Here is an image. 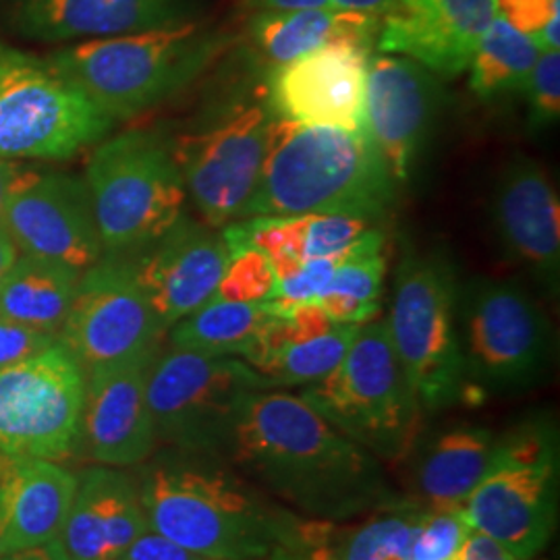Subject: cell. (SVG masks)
Segmentation results:
<instances>
[{"label": "cell", "instance_id": "cell-3", "mask_svg": "<svg viewBox=\"0 0 560 560\" xmlns=\"http://www.w3.org/2000/svg\"><path fill=\"white\" fill-rule=\"evenodd\" d=\"M397 191L365 129L272 119L260 187L245 219L342 214L376 222L395 208Z\"/></svg>", "mask_w": 560, "mask_h": 560}, {"label": "cell", "instance_id": "cell-32", "mask_svg": "<svg viewBox=\"0 0 560 560\" xmlns=\"http://www.w3.org/2000/svg\"><path fill=\"white\" fill-rule=\"evenodd\" d=\"M277 289V270L272 260L256 247L231 252L214 298L224 301H268Z\"/></svg>", "mask_w": 560, "mask_h": 560}, {"label": "cell", "instance_id": "cell-44", "mask_svg": "<svg viewBox=\"0 0 560 560\" xmlns=\"http://www.w3.org/2000/svg\"><path fill=\"white\" fill-rule=\"evenodd\" d=\"M20 249L9 237V233L4 231V226H0V280L4 279V275L11 270L13 261L18 260Z\"/></svg>", "mask_w": 560, "mask_h": 560}, {"label": "cell", "instance_id": "cell-5", "mask_svg": "<svg viewBox=\"0 0 560 560\" xmlns=\"http://www.w3.org/2000/svg\"><path fill=\"white\" fill-rule=\"evenodd\" d=\"M463 513L474 529L517 559L540 557L559 527L560 432L555 416H529L497 436L490 465Z\"/></svg>", "mask_w": 560, "mask_h": 560}, {"label": "cell", "instance_id": "cell-7", "mask_svg": "<svg viewBox=\"0 0 560 560\" xmlns=\"http://www.w3.org/2000/svg\"><path fill=\"white\" fill-rule=\"evenodd\" d=\"M457 339L467 395H520L538 386L555 361V328L517 280L474 279L457 287Z\"/></svg>", "mask_w": 560, "mask_h": 560}, {"label": "cell", "instance_id": "cell-45", "mask_svg": "<svg viewBox=\"0 0 560 560\" xmlns=\"http://www.w3.org/2000/svg\"><path fill=\"white\" fill-rule=\"evenodd\" d=\"M332 536V534H330ZM318 544H312V546H303V548H293V550H280L275 552L270 557L260 560H312V552Z\"/></svg>", "mask_w": 560, "mask_h": 560}, {"label": "cell", "instance_id": "cell-10", "mask_svg": "<svg viewBox=\"0 0 560 560\" xmlns=\"http://www.w3.org/2000/svg\"><path fill=\"white\" fill-rule=\"evenodd\" d=\"M272 388L240 358L171 347L159 351L148 376L156 441L183 453L221 457L247 395Z\"/></svg>", "mask_w": 560, "mask_h": 560}, {"label": "cell", "instance_id": "cell-16", "mask_svg": "<svg viewBox=\"0 0 560 560\" xmlns=\"http://www.w3.org/2000/svg\"><path fill=\"white\" fill-rule=\"evenodd\" d=\"M442 102V80L420 62L378 50L370 55L365 131L399 187L413 177L432 140Z\"/></svg>", "mask_w": 560, "mask_h": 560}, {"label": "cell", "instance_id": "cell-19", "mask_svg": "<svg viewBox=\"0 0 560 560\" xmlns=\"http://www.w3.org/2000/svg\"><path fill=\"white\" fill-rule=\"evenodd\" d=\"M492 226L504 254L540 284L560 291V201L540 162L515 154L502 166L492 191Z\"/></svg>", "mask_w": 560, "mask_h": 560}, {"label": "cell", "instance_id": "cell-9", "mask_svg": "<svg viewBox=\"0 0 560 560\" xmlns=\"http://www.w3.org/2000/svg\"><path fill=\"white\" fill-rule=\"evenodd\" d=\"M457 287L453 261L439 252L405 256L393 284L384 322L425 413H439L467 399L455 316Z\"/></svg>", "mask_w": 560, "mask_h": 560}, {"label": "cell", "instance_id": "cell-34", "mask_svg": "<svg viewBox=\"0 0 560 560\" xmlns=\"http://www.w3.org/2000/svg\"><path fill=\"white\" fill-rule=\"evenodd\" d=\"M527 101V127L540 133L559 122L560 117V52L546 50L536 60L523 92Z\"/></svg>", "mask_w": 560, "mask_h": 560}, {"label": "cell", "instance_id": "cell-36", "mask_svg": "<svg viewBox=\"0 0 560 560\" xmlns=\"http://www.w3.org/2000/svg\"><path fill=\"white\" fill-rule=\"evenodd\" d=\"M57 340V335L42 332L32 326L0 316V368H9L13 363L34 358Z\"/></svg>", "mask_w": 560, "mask_h": 560}, {"label": "cell", "instance_id": "cell-20", "mask_svg": "<svg viewBox=\"0 0 560 560\" xmlns=\"http://www.w3.org/2000/svg\"><path fill=\"white\" fill-rule=\"evenodd\" d=\"M229 258L221 229L185 212L161 240L133 258L164 332L214 298Z\"/></svg>", "mask_w": 560, "mask_h": 560}, {"label": "cell", "instance_id": "cell-42", "mask_svg": "<svg viewBox=\"0 0 560 560\" xmlns=\"http://www.w3.org/2000/svg\"><path fill=\"white\" fill-rule=\"evenodd\" d=\"M395 2L397 0H330V7L340 11H358V13L384 18L395 9Z\"/></svg>", "mask_w": 560, "mask_h": 560}, {"label": "cell", "instance_id": "cell-17", "mask_svg": "<svg viewBox=\"0 0 560 560\" xmlns=\"http://www.w3.org/2000/svg\"><path fill=\"white\" fill-rule=\"evenodd\" d=\"M370 55L358 46H328L270 67L264 104L275 119L363 131Z\"/></svg>", "mask_w": 560, "mask_h": 560}, {"label": "cell", "instance_id": "cell-40", "mask_svg": "<svg viewBox=\"0 0 560 560\" xmlns=\"http://www.w3.org/2000/svg\"><path fill=\"white\" fill-rule=\"evenodd\" d=\"M0 560H71L69 555L65 552L62 544L59 540L46 541L40 546H32V548H23L15 550L9 555H2Z\"/></svg>", "mask_w": 560, "mask_h": 560}, {"label": "cell", "instance_id": "cell-30", "mask_svg": "<svg viewBox=\"0 0 560 560\" xmlns=\"http://www.w3.org/2000/svg\"><path fill=\"white\" fill-rule=\"evenodd\" d=\"M423 504L397 499L372 511L358 527L330 538V560H409Z\"/></svg>", "mask_w": 560, "mask_h": 560}, {"label": "cell", "instance_id": "cell-37", "mask_svg": "<svg viewBox=\"0 0 560 560\" xmlns=\"http://www.w3.org/2000/svg\"><path fill=\"white\" fill-rule=\"evenodd\" d=\"M499 13L521 34L536 40L548 23L560 21V0H499Z\"/></svg>", "mask_w": 560, "mask_h": 560}, {"label": "cell", "instance_id": "cell-23", "mask_svg": "<svg viewBox=\"0 0 560 560\" xmlns=\"http://www.w3.org/2000/svg\"><path fill=\"white\" fill-rule=\"evenodd\" d=\"M148 529L138 480L96 465L78 476L59 541L71 560H119Z\"/></svg>", "mask_w": 560, "mask_h": 560}, {"label": "cell", "instance_id": "cell-27", "mask_svg": "<svg viewBox=\"0 0 560 560\" xmlns=\"http://www.w3.org/2000/svg\"><path fill=\"white\" fill-rule=\"evenodd\" d=\"M80 277L59 261L20 254L0 280V316L59 337Z\"/></svg>", "mask_w": 560, "mask_h": 560}, {"label": "cell", "instance_id": "cell-29", "mask_svg": "<svg viewBox=\"0 0 560 560\" xmlns=\"http://www.w3.org/2000/svg\"><path fill=\"white\" fill-rule=\"evenodd\" d=\"M540 48L501 13L486 30L469 65V88L481 102H499L525 92Z\"/></svg>", "mask_w": 560, "mask_h": 560}, {"label": "cell", "instance_id": "cell-43", "mask_svg": "<svg viewBox=\"0 0 560 560\" xmlns=\"http://www.w3.org/2000/svg\"><path fill=\"white\" fill-rule=\"evenodd\" d=\"M21 166H18L11 159H2L0 156V226H2V217H4V208L7 201L11 198V191L15 187V183L20 179Z\"/></svg>", "mask_w": 560, "mask_h": 560}, {"label": "cell", "instance_id": "cell-15", "mask_svg": "<svg viewBox=\"0 0 560 560\" xmlns=\"http://www.w3.org/2000/svg\"><path fill=\"white\" fill-rule=\"evenodd\" d=\"M2 226L20 254L59 261L78 272L104 256L85 180L65 173L21 171Z\"/></svg>", "mask_w": 560, "mask_h": 560}, {"label": "cell", "instance_id": "cell-1", "mask_svg": "<svg viewBox=\"0 0 560 560\" xmlns=\"http://www.w3.org/2000/svg\"><path fill=\"white\" fill-rule=\"evenodd\" d=\"M222 459L303 520L342 523L397 501L382 460L282 388L247 395Z\"/></svg>", "mask_w": 560, "mask_h": 560}, {"label": "cell", "instance_id": "cell-14", "mask_svg": "<svg viewBox=\"0 0 560 560\" xmlns=\"http://www.w3.org/2000/svg\"><path fill=\"white\" fill-rule=\"evenodd\" d=\"M164 328L143 293L136 260L102 256L83 270L59 340L83 372L161 347Z\"/></svg>", "mask_w": 560, "mask_h": 560}, {"label": "cell", "instance_id": "cell-41", "mask_svg": "<svg viewBox=\"0 0 560 560\" xmlns=\"http://www.w3.org/2000/svg\"><path fill=\"white\" fill-rule=\"evenodd\" d=\"M252 11H301V9H324L330 0H245Z\"/></svg>", "mask_w": 560, "mask_h": 560}, {"label": "cell", "instance_id": "cell-35", "mask_svg": "<svg viewBox=\"0 0 560 560\" xmlns=\"http://www.w3.org/2000/svg\"><path fill=\"white\" fill-rule=\"evenodd\" d=\"M386 272V261L382 254L361 256L351 260L340 261L326 289L328 295H340L355 301L368 310L381 312L382 282Z\"/></svg>", "mask_w": 560, "mask_h": 560}, {"label": "cell", "instance_id": "cell-38", "mask_svg": "<svg viewBox=\"0 0 560 560\" xmlns=\"http://www.w3.org/2000/svg\"><path fill=\"white\" fill-rule=\"evenodd\" d=\"M119 560H214L198 555L177 541L164 538L159 532L148 529L133 541Z\"/></svg>", "mask_w": 560, "mask_h": 560}, {"label": "cell", "instance_id": "cell-22", "mask_svg": "<svg viewBox=\"0 0 560 560\" xmlns=\"http://www.w3.org/2000/svg\"><path fill=\"white\" fill-rule=\"evenodd\" d=\"M201 15L200 0H13L9 23L38 42L101 40L175 27Z\"/></svg>", "mask_w": 560, "mask_h": 560}, {"label": "cell", "instance_id": "cell-18", "mask_svg": "<svg viewBox=\"0 0 560 560\" xmlns=\"http://www.w3.org/2000/svg\"><path fill=\"white\" fill-rule=\"evenodd\" d=\"M159 351L161 347L85 372L80 444L98 465L133 467L154 453L159 441L148 405V376Z\"/></svg>", "mask_w": 560, "mask_h": 560}, {"label": "cell", "instance_id": "cell-4", "mask_svg": "<svg viewBox=\"0 0 560 560\" xmlns=\"http://www.w3.org/2000/svg\"><path fill=\"white\" fill-rule=\"evenodd\" d=\"M200 20L60 48L48 60L106 117L129 120L173 98L233 46Z\"/></svg>", "mask_w": 560, "mask_h": 560}, {"label": "cell", "instance_id": "cell-26", "mask_svg": "<svg viewBox=\"0 0 560 560\" xmlns=\"http://www.w3.org/2000/svg\"><path fill=\"white\" fill-rule=\"evenodd\" d=\"M381 23L376 15L332 7L254 11L247 20V44L270 69L328 46H358L374 52Z\"/></svg>", "mask_w": 560, "mask_h": 560}, {"label": "cell", "instance_id": "cell-21", "mask_svg": "<svg viewBox=\"0 0 560 560\" xmlns=\"http://www.w3.org/2000/svg\"><path fill=\"white\" fill-rule=\"evenodd\" d=\"M499 15V0H397L382 18L378 52L420 62L439 80L463 75Z\"/></svg>", "mask_w": 560, "mask_h": 560}, {"label": "cell", "instance_id": "cell-28", "mask_svg": "<svg viewBox=\"0 0 560 560\" xmlns=\"http://www.w3.org/2000/svg\"><path fill=\"white\" fill-rule=\"evenodd\" d=\"M270 318L264 301L212 298L171 328V347L217 358H243Z\"/></svg>", "mask_w": 560, "mask_h": 560}, {"label": "cell", "instance_id": "cell-24", "mask_svg": "<svg viewBox=\"0 0 560 560\" xmlns=\"http://www.w3.org/2000/svg\"><path fill=\"white\" fill-rule=\"evenodd\" d=\"M75 488L57 460L0 453V557L59 540Z\"/></svg>", "mask_w": 560, "mask_h": 560}, {"label": "cell", "instance_id": "cell-8", "mask_svg": "<svg viewBox=\"0 0 560 560\" xmlns=\"http://www.w3.org/2000/svg\"><path fill=\"white\" fill-rule=\"evenodd\" d=\"M104 256L136 258L185 212L187 189L173 143L152 131L102 141L85 171Z\"/></svg>", "mask_w": 560, "mask_h": 560}, {"label": "cell", "instance_id": "cell-2", "mask_svg": "<svg viewBox=\"0 0 560 560\" xmlns=\"http://www.w3.org/2000/svg\"><path fill=\"white\" fill-rule=\"evenodd\" d=\"M138 486L148 527L208 559H266L322 544L335 527L303 520L212 455H166L143 469Z\"/></svg>", "mask_w": 560, "mask_h": 560}, {"label": "cell", "instance_id": "cell-11", "mask_svg": "<svg viewBox=\"0 0 560 560\" xmlns=\"http://www.w3.org/2000/svg\"><path fill=\"white\" fill-rule=\"evenodd\" d=\"M113 122L50 60L0 46L2 159H71Z\"/></svg>", "mask_w": 560, "mask_h": 560}, {"label": "cell", "instance_id": "cell-31", "mask_svg": "<svg viewBox=\"0 0 560 560\" xmlns=\"http://www.w3.org/2000/svg\"><path fill=\"white\" fill-rule=\"evenodd\" d=\"M358 326L335 324L330 330L314 339L291 342L279 349L275 355L256 370L272 388L307 386L322 381L339 365L349 351Z\"/></svg>", "mask_w": 560, "mask_h": 560}, {"label": "cell", "instance_id": "cell-12", "mask_svg": "<svg viewBox=\"0 0 560 560\" xmlns=\"http://www.w3.org/2000/svg\"><path fill=\"white\" fill-rule=\"evenodd\" d=\"M85 372L57 340L34 358L0 368V453L60 460L80 444Z\"/></svg>", "mask_w": 560, "mask_h": 560}, {"label": "cell", "instance_id": "cell-13", "mask_svg": "<svg viewBox=\"0 0 560 560\" xmlns=\"http://www.w3.org/2000/svg\"><path fill=\"white\" fill-rule=\"evenodd\" d=\"M272 115L264 102L237 104L206 129L173 143L187 198L217 229L247 217L260 187Z\"/></svg>", "mask_w": 560, "mask_h": 560}, {"label": "cell", "instance_id": "cell-39", "mask_svg": "<svg viewBox=\"0 0 560 560\" xmlns=\"http://www.w3.org/2000/svg\"><path fill=\"white\" fill-rule=\"evenodd\" d=\"M455 560H520L509 548L481 534L478 529H469L467 538L460 544L459 552Z\"/></svg>", "mask_w": 560, "mask_h": 560}, {"label": "cell", "instance_id": "cell-33", "mask_svg": "<svg viewBox=\"0 0 560 560\" xmlns=\"http://www.w3.org/2000/svg\"><path fill=\"white\" fill-rule=\"evenodd\" d=\"M471 525L463 509H423L409 560H455Z\"/></svg>", "mask_w": 560, "mask_h": 560}, {"label": "cell", "instance_id": "cell-6", "mask_svg": "<svg viewBox=\"0 0 560 560\" xmlns=\"http://www.w3.org/2000/svg\"><path fill=\"white\" fill-rule=\"evenodd\" d=\"M301 399L382 463H400L421 434L423 409L400 368L386 322H365L339 365Z\"/></svg>", "mask_w": 560, "mask_h": 560}, {"label": "cell", "instance_id": "cell-25", "mask_svg": "<svg viewBox=\"0 0 560 560\" xmlns=\"http://www.w3.org/2000/svg\"><path fill=\"white\" fill-rule=\"evenodd\" d=\"M494 442L492 430L467 421L420 434L405 457L413 501L428 509H463L490 465Z\"/></svg>", "mask_w": 560, "mask_h": 560}]
</instances>
